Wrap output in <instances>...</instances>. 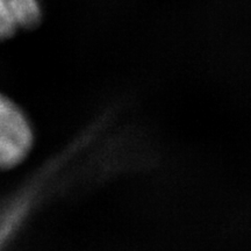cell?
Listing matches in <instances>:
<instances>
[{
  "label": "cell",
  "mask_w": 251,
  "mask_h": 251,
  "mask_svg": "<svg viewBox=\"0 0 251 251\" xmlns=\"http://www.w3.org/2000/svg\"><path fill=\"white\" fill-rule=\"evenodd\" d=\"M43 18L40 0H0V42L34 29Z\"/></svg>",
  "instance_id": "6da1fadb"
},
{
  "label": "cell",
  "mask_w": 251,
  "mask_h": 251,
  "mask_svg": "<svg viewBox=\"0 0 251 251\" xmlns=\"http://www.w3.org/2000/svg\"><path fill=\"white\" fill-rule=\"evenodd\" d=\"M0 136L18 141L30 150L35 148L36 129L29 114L2 91H0Z\"/></svg>",
  "instance_id": "7a4b0ae2"
},
{
  "label": "cell",
  "mask_w": 251,
  "mask_h": 251,
  "mask_svg": "<svg viewBox=\"0 0 251 251\" xmlns=\"http://www.w3.org/2000/svg\"><path fill=\"white\" fill-rule=\"evenodd\" d=\"M31 151L17 141L0 136V172H8L21 166Z\"/></svg>",
  "instance_id": "3957f363"
}]
</instances>
